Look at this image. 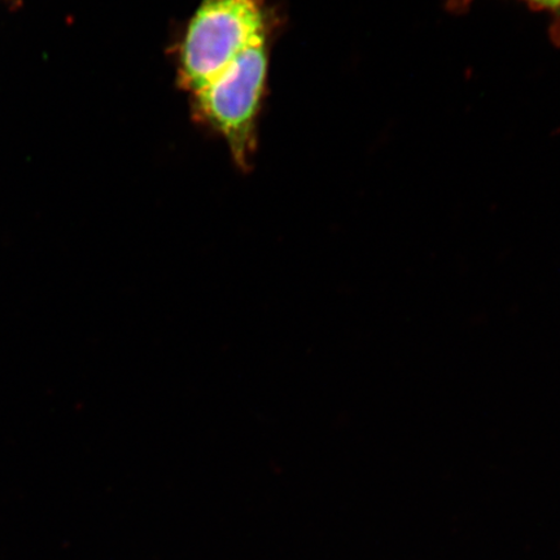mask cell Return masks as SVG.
Here are the masks:
<instances>
[{
    "label": "cell",
    "instance_id": "1",
    "mask_svg": "<svg viewBox=\"0 0 560 560\" xmlns=\"http://www.w3.org/2000/svg\"><path fill=\"white\" fill-rule=\"evenodd\" d=\"M280 23L269 0H200L179 42L178 88H205L257 40L276 37Z\"/></svg>",
    "mask_w": 560,
    "mask_h": 560
},
{
    "label": "cell",
    "instance_id": "2",
    "mask_svg": "<svg viewBox=\"0 0 560 560\" xmlns=\"http://www.w3.org/2000/svg\"><path fill=\"white\" fill-rule=\"evenodd\" d=\"M272 42L275 37L257 40L205 88L188 95L195 120L223 139L231 159L244 172L256 156Z\"/></svg>",
    "mask_w": 560,
    "mask_h": 560
},
{
    "label": "cell",
    "instance_id": "3",
    "mask_svg": "<svg viewBox=\"0 0 560 560\" xmlns=\"http://www.w3.org/2000/svg\"><path fill=\"white\" fill-rule=\"evenodd\" d=\"M524 2L534 9L560 13V0H524Z\"/></svg>",
    "mask_w": 560,
    "mask_h": 560
}]
</instances>
